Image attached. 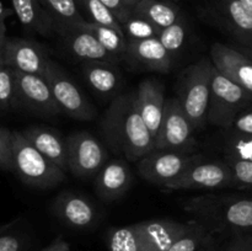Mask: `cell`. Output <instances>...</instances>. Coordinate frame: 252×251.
<instances>
[{"label": "cell", "mask_w": 252, "mask_h": 251, "mask_svg": "<svg viewBox=\"0 0 252 251\" xmlns=\"http://www.w3.org/2000/svg\"><path fill=\"white\" fill-rule=\"evenodd\" d=\"M30 235L21 218L0 225V251H26Z\"/></svg>", "instance_id": "29"}, {"label": "cell", "mask_w": 252, "mask_h": 251, "mask_svg": "<svg viewBox=\"0 0 252 251\" xmlns=\"http://www.w3.org/2000/svg\"><path fill=\"white\" fill-rule=\"evenodd\" d=\"M187 34H189V24H187L186 17L182 15L175 24L160 30L158 38L166 48V51L172 57H175L184 49Z\"/></svg>", "instance_id": "30"}, {"label": "cell", "mask_w": 252, "mask_h": 251, "mask_svg": "<svg viewBox=\"0 0 252 251\" xmlns=\"http://www.w3.org/2000/svg\"><path fill=\"white\" fill-rule=\"evenodd\" d=\"M84 26L95 34L101 44L110 52L111 54L116 56L117 58L123 59L127 52V39H126L123 32L117 31L112 27L103 26V25L94 24L86 20Z\"/></svg>", "instance_id": "27"}, {"label": "cell", "mask_w": 252, "mask_h": 251, "mask_svg": "<svg viewBox=\"0 0 252 251\" xmlns=\"http://www.w3.org/2000/svg\"><path fill=\"white\" fill-rule=\"evenodd\" d=\"M203 251H224V250H216V249H207V250H203Z\"/></svg>", "instance_id": "46"}, {"label": "cell", "mask_w": 252, "mask_h": 251, "mask_svg": "<svg viewBox=\"0 0 252 251\" xmlns=\"http://www.w3.org/2000/svg\"><path fill=\"white\" fill-rule=\"evenodd\" d=\"M11 14L10 10H7L6 7L2 5V1L0 0V51L2 52L4 48V44L6 42L7 36H6V17Z\"/></svg>", "instance_id": "40"}, {"label": "cell", "mask_w": 252, "mask_h": 251, "mask_svg": "<svg viewBox=\"0 0 252 251\" xmlns=\"http://www.w3.org/2000/svg\"><path fill=\"white\" fill-rule=\"evenodd\" d=\"M12 132L7 128L0 127V169L11 171Z\"/></svg>", "instance_id": "36"}, {"label": "cell", "mask_w": 252, "mask_h": 251, "mask_svg": "<svg viewBox=\"0 0 252 251\" xmlns=\"http://www.w3.org/2000/svg\"><path fill=\"white\" fill-rule=\"evenodd\" d=\"M239 1H240L241 5H244L249 11L252 12V0H239Z\"/></svg>", "instance_id": "44"}, {"label": "cell", "mask_w": 252, "mask_h": 251, "mask_svg": "<svg viewBox=\"0 0 252 251\" xmlns=\"http://www.w3.org/2000/svg\"><path fill=\"white\" fill-rule=\"evenodd\" d=\"M133 14L148 20L160 30L175 24L182 16L179 5L170 0H139Z\"/></svg>", "instance_id": "24"}, {"label": "cell", "mask_w": 252, "mask_h": 251, "mask_svg": "<svg viewBox=\"0 0 252 251\" xmlns=\"http://www.w3.org/2000/svg\"><path fill=\"white\" fill-rule=\"evenodd\" d=\"M213 66L211 58H202L180 74L176 97L194 130L202 129L207 122Z\"/></svg>", "instance_id": "4"}, {"label": "cell", "mask_w": 252, "mask_h": 251, "mask_svg": "<svg viewBox=\"0 0 252 251\" xmlns=\"http://www.w3.org/2000/svg\"><path fill=\"white\" fill-rule=\"evenodd\" d=\"M44 78L48 81L62 112L78 121H91L95 118V107L63 66L51 59Z\"/></svg>", "instance_id": "7"}, {"label": "cell", "mask_w": 252, "mask_h": 251, "mask_svg": "<svg viewBox=\"0 0 252 251\" xmlns=\"http://www.w3.org/2000/svg\"><path fill=\"white\" fill-rule=\"evenodd\" d=\"M4 65V63H2V54H1V51H0V68Z\"/></svg>", "instance_id": "45"}, {"label": "cell", "mask_w": 252, "mask_h": 251, "mask_svg": "<svg viewBox=\"0 0 252 251\" xmlns=\"http://www.w3.org/2000/svg\"><path fill=\"white\" fill-rule=\"evenodd\" d=\"M11 145V172L26 186L37 189H51L64 181L65 171L41 154L21 132H12Z\"/></svg>", "instance_id": "3"}, {"label": "cell", "mask_w": 252, "mask_h": 251, "mask_svg": "<svg viewBox=\"0 0 252 251\" xmlns=\"http://www.w3.org/2000/svg\"><path fill=\"white\" fill-rule=\"evenodd\" d=\"M125 58L145 70L158 73H169L174 61V57L166 51L158 37L142 41H127Z\"/></svg>", "instance_id": "17"}, {"label": "cell", "mask_w": 252, "mask_h": 251, "mask_svg": "<svg viewBox=\"0 0 252 251\" xmlns=\"http://www.w3.org/2000/svg\"><path fill=\"white\" fill-rule=\"evenodd\" d=\"M84 79L95 93L103 96L113 95L121 84L117 64L110 62H83Z\"/></svg>", "instance_id": "23"}, {"label": "cell", "mask_w": 252, "mask_h": 251, "mask_svg": "<svg viewBox=\"0 0 252 251\" xmlns=\"http://www.w3.org/2000/svg\"><path fill=\"white\" fill-rule=\"evenodd\" d=\"M250 102L252 93L226 78L213 66L207 122L225 130L230 129L236 116Z\"/></svg>", "instance_id": "5"}, {"label": "cell", "mask_w": 252, "mask_h": 251, "mask_svg": "<svg viewBox=\"0 0 252 251\" xmlns=\"http://www.w3.org/2000/svg\"><path fill=\"white\" fill-rule=\"evenodd\" d=\"M224 251H252V233L233 235Z\"/></svg>", "instance_id": "38"}, {"label": "cell", "mask_w": 252, "mask_h": 251, "mask_svg": "<svg viewBox=\"0 0 252 251\" xmlns=\"http://www.w3.org/2000/svg\"><path fill=\"white\" fill-rule=\"evenodd\" d=\"M0 110H17L16 73L6 65L0 68Z\"/></svg>", "instance_id": "34"}, {"label": "cell", "mask_w": 252, "mask_h": 251, "mask_svg": "<svg viewBox=\"0 0 252 251\" xmlns=\"http://www.w3.org/2000/svg\"><path fill=\"white\" fill-rule=\"evenodd\" d=\"M216 9L219 20L240 44L252 43V12L239 0H217Z\"/></svg>", "instance_id": "21"}, {"label": "cell", "mask_w": 252, "mask_h": 251, "mask_svg": "<svg viewBox=\"0 0 252 251\" xmlns=\"http://www.w3.org/2000/svg\"><path fill=\"white\" fill-rule=\"evenodd\" d=\"M59 36L63 39L65 48L76 59L83 62H110L115 64L121 61L120 58L111 54L98 42L95 34L84 26V24L62 32Z\"/></svg>", "instance_id": "16"}, {"label": "cell", "mask_w": 252, "mask_h": 251, "mask_svg": "<svg viewBox=\"0 0 252 251\" xmlns=\"http://www.w3.org/2000/svg\"><path fill=\"white\" fill-rule=\"evenodd\" d=\"M100 1L115 15L121 25L132 16L133 11L123 2V0H100Z\"/></svg>", "instance_id": "37"}, {"label": "cell", "mask_w": 252, "mask_h": 251, "mask_svg": "<svg viewBox=\"0 0 252 251\" xmlns=\"http://www.w3.org/2000/svg\"><path fill=\"white\" fill-rule=\"evenodd\" d=\"M123 2H125V4L127 5V6L133 11V9H134L135 5L139 2V0H123Z\"/></svg>", "instance_id": "43"}, {"label": "cell", "mask_w": 252, "mask_h": 251, "mask_svg": "<svg viewBox=\"0 0 252 251\" xmlns=\"http://www.w3.org/2000/svg\"><path fill=\"white\" fill-rule=\"evenodd\" d=\"M101 133L116 155L129 161H139L155 150V142L145 125L137 91L116 96L101 120Z\"/></svg>", "instance_id": "1"}, {"label": "cell", "mask_w": 252, "mask_h": 251, "mask_svg": "<svg viewBox=\"0 0 252 251\" xmlns=\"http://www.w3.org/2000/svg\"><path fill=\"white\" fill-rule=\"evenodd\" d=\"M135 91H137L138 107H139L140 115L147 127L149 128L155 142L160 125H161L162 116H164L165 105H166L164 85L154 79H148V80L142 81Z\"/></svg>", "instance_id": "19"}, {"label": "cell", "mask_w": 252, "mask_h": 251, "mask_svg": "<svg viewBox=\"0 0 252 251\" xmlns=\"http://www.w3.org/2000/svg\"><path fill=\"white\" fill-rule=\"evenodd\" d=\"M203 159L202 154L153 150L138 161V171L148 182L165 188L192 165Z\"/></svg>", "instance_id": "9"}, {"label": "cell", "mask_w": 252, "mask_h": 251, "mask_svg": "<svg viewBox=\"0 0 252 251\" xmlns=\"http://www.w3.org/2000/svg\"><path fill=\"white\" fill-rule=\"evenodd\" d=\"M191 121L181 107L179 98H166L164 116L155 139V150L191 154L197 142Z\"/></svg>", "instance_id": "6"}, {"label": "cell", "mask_w": 252, "mask_h": 251, "mask_svg": "<svg viewBox=\"0 0 252 251\" xmlns=\"http://www.w3.org/2000/svg\"><path fill=\"white\" fill-rule=\"evenodd\" d=\"M233 172L234 188L252 189V161L224 157Z\"/></svg>", "instance_id": "35"}, {"label": "cell", "mask_w": 252, "mask_h": 251, "mask_svg": "<svg viewBox=\"0 0 252 251\" xmlns=\"http://www.w3.org/2000/svg\"><path fill=\"white\" fill-rule=\"evenodd\" d=\"M68 170L78 179H93L108 161L105 145L91 133L81 130L66 138Z\"/></svg>", "instance_id": "8"}, {"label": "cell", "mask_w": 252, "mask_h": 251, "mask_svg": "<svg viewBox=\"0 0 252 251\" xmlns=\"http://www.w3.org/2000/svg\"><path fill=\"white\" fill-rule=\"evenodd\" d=\"M54 216L71 229L86 230L95 225L97 211L86 197L73 192H63L52 203Z\"/></svg>", "instance_id": "13"}, {"label": "cell", "mask_w": 252, "mask_h": 251, "mask_svg": "<svg viewBox=\"0 0 252 251\" xmlns=\"http://www.w3.org/2000/svg\"><path fill=\"white\" fill-rule=\"evenodd\" d=\"M41 251H70V244L64 240L62 236H57L49 245L42 249Z\"/></svg>", "instance_id": "41"}, {"label": "cell", "mask_w": 252, "mask_h": 251, "mask_svg": "<svg viewBox=\"0 0 252 251\" xmlns=\"http://www.w3.org/2000/svg\"><path fill=\"white\" fill-rule=\"evenodd\" d=\"M20 24L32 33L49 37L56 32L53 17L41 0H11Z\"/></svg>", "instance_id": "22"}, {"label": "cell", "mask_w": 252, "mask_h": 251, "mask_svg": "<svg viewBox=\"0 0 252 251\" xmlns=\"http://www.w3.org/2000/svg\"><path fill=\"white\" fill-rule=\"evenodd\" d=\"M213 235L214 234L203 224L192 219L191 226L170 246L167 251H201L202 248L211 245Z\"/></svg>", "instance_id": "26"}, {"label": "cell", "mask_w": 252, "mask_h": 251, "mask_svg": "<svg viewBox=\"0 0 252 251\" xmlns=\"http://www.w3.org/2000/svg\"><path fill=\"white\" fill-rule=\"evenodd\" d=\"M121 26H122L123 34L127 41H142V39L154 38L160 33V29L135 14H132V16L127 21L123 22Z\"/></svg>", "instance_id": "32"}, {"label": "cell", "mask_w": 252, "mask_h": 251, "mask_svg": "<svg viewBox=\"0 0 252 251\" xmlns=\"http://www.w3.org/2000/svg\"><path fill=\"white\" fill-rule=\"evenodd\" d=\"M1 54L4 65L21 73L41 76H44L51 61L43 44L21 37H7Z\"/></svg>", "instance_id": "12"}, {"label": "cell", "mask_w": 252, "mask_h": 251, "mask_svg": "<svg viewBox=\"0 0 252 251\" xmlns=\"http://www.w3.org/2000/svg\"><path fill=\"white\" fill-rule=\"evenodd\" d=\"M142 235L140 251H167L170 246L191 226V220L152 219L138 223Z\"/></svg>", "instance_id": "15"}, {"label": "cell", "mask_w": 252, "mask_h": 251, "mask_svg": "<svg viewBox=\"0 0 252 251\" xmlns=\"http://www.w3.org/2000/svg\"><path fill=\"white\" fill-rule=\"evenodd\" d=\"M78 6L81 7L88 16V21L94 24L103 25V26L112 27L117 31H122V26L116 19L115 15L100 1V0H76Z\"/></svg>", "instance_id": "31"}, {"label": "cell", "mask_w": 252, "mask_h": 251, "mask_svg": "<svg viewBox=\"0 0 252 251\" xmlns=\"http://www.w3.org/2000/svg\"><path fill=\"white\" fill-rule=\"evenodd\" d=\"M56 25V32L61 34L66 30L80 26L86 21L81 15L76 0H41Z\"/></svg>", "instance_id": "25"}, {"label": "cell", "mask_w": 252, "mask_h": 251, "mask_svg": "<svg viewBox=\"0 0 252 251\" xmlns=\"http://www.w3.org/2000/svg\"><path fill=\"white\" fill-rule=\"evenodd\" d=\"M107 246L110 251H140L142 235L138 223L111 229L107 233Z\"/></svg>", "instance_id": "28"}, {"label": "cell", "mask_w": 252, "mask_h": 251, "mask_svg": "<svg viewBox=\"0 0 252 251\" xmlns=\"http://www.w3.org/2000/svg\"><path fill=\"white\" fill-rule=\"evenodd\" d=\"M15 73L17 110H25L41 117H54L62 112L44 76L17 70Z\"/></svg>", "instance_id": "10"}, {"label": "cell", "mask_w": 252, "mask_h": 251, "mask_svg": "<svg viewBox=\"0 0 252 251\" xmlns=\"http://www.w3.org/2000/svg\"><path fill=\"white\" fill-rule=\"evenodd\" d=\"M184 209L213 234L252 233V198L238 194H199Z\"/></svg>", "instance_id": "2"}, {"label": "cell", "mask_w": 252, "mask_h": 251, "mask_svg": "<svg viewBox=\"0 0 252 251\" xmlns=\"http://www.w3.org/2000/svg\"><path fill=\"white\" fill-rule=\"evenodd\" d=\"M22 135L43 154L47 159L68 171V148L66 140L58 132L42 125H32L21 130Z\"/></svg>", "instance_id": "20"}, {"label": "cell", "mask_w": 252, "mask_h": 251, "mask_svg": "<svg viewBox=\"0 0 252 251\" xmlns=\"http://www.w3.org/2000/svg\"><path fill=\"white\" fill-rule=\"evenodd\" d=\"M234 187L233 172L225 160L207 161L201 160L192 165L179 179L170 182L165 188L181 189H219Z\"/></svg>", "instance_id": "11"}, {"label": "cell", "mask_w": 252, "mask_h": 251, "mask_svg": "<svg viewBox=\"0 0 252 251\" xmlns=\"http://www.w3.org/2000/svg\"><path fill=\"white\" fill-rule=\"evenodd\" d=\"M230 132L231 134L226 138L223 144L225 157L252 161V135L240 134L234 130Z\"/></svg>", "instance_id": "33"}, {"label": "cell", "mask_w": 252, "mask_h": 251, "mask_svg": "<svg viewBox=\"0 0 252 251\" xmlns=\"http://www.w3.org/2000/svg\"><path fill=\"white\" fill-rule=\"evenodd\" d=\"M239 52H241L243 54H245L246 57L252 59V43L251 44H239L235 47Z\"/></svg>", "instance_id": "42"}, {"label": "cell", "mask_w": 252, "mask_h": 251, "mask_svg": "<svg viewBox=\"0 0 252 251\" xmlns=\"http://www.w3.org/2000/svg\"><path fill=\"white\" fill-rule=\"evenodd\" d=\"M170 1H175V2H176V1H177V0H170Z\"/></svg>", "instance_id": "47"}, {"label": "cell", "mask_w": 252, "mask_h": 251, "mask_svg": "<svg viewBox=\"0 0 252 251\" xmlns=\"http://www.w3.org/2000/svg\"><path fill=\"white\" fill-rule=\"evenodd\" d=\"M230 130H234L240 134L252 135V110L245 111L239 113L234 120Z\"/></svg>", "instance_id": "39"}, {"label": "cell", "mask_w": 252, "mask_h": 251, "mask_svg": "<svg viewBox=\"0 0 252 251\" xmlns=\"http://www.w3.org/2000/svg\"><path fill=\"white\" fill-rule=\"evenodd\" d=\"M132 184V171L123 159H113L95 176V191L103 201H116L125 196Z\"/></svg>", "instance_id": "18"}, {"label": "cell", "mask_w": 252, "mask_h": 251, "mask_svg": "<svg viewBox=\"0 0 252 251\" xmlns=\"http://www.w3.org/2000/svg\"><path fill=\"white\" fill-rule=\"evenodd\" d=\"M211 61L223 75L252 93V59L235 47L217 42L211 47Z\"/></svg>", "instance_id": "14"}]
</instances>
